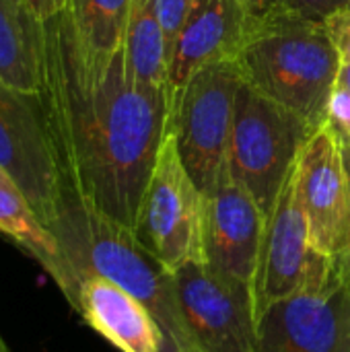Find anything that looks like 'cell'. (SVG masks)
Instances as JSON below:
<instances>
[{"label":"cell","mask_w":350,"mask_h":352,"mask_svg":"<svg viewBox=\"0 0 350 352\" xmlns=\"http://www.w3.org/2000/svg\"><path fill=\"white\" fill-rule=\"evenodd\" d=\"M336 85H340L342 89L350 91V60L349 62H342L340 64V72H338V80Z\"/></svg>","instance_id":"484cf974"},{"label":"cell","mask_w":350,"mask_h":352,"mask_svg":"<svg viewBox=\"0 0 350 352\" xmlns=\"http://www.w3.org/2000/svg\"><path fill=\"white\" fill-rule=\"evenodd\" d=\"M297 194L307 219L311 248L330 258L350 260L347 179L330 122L311 132L297 157Z\"/></svg>","instance_id":"8fae6325"},{"label":"cell","mask_w":350,"mask_h":352,"mask_svg":"<svg viewBox=\"0 0 350 352\" xmlns=\"http://www.w3.org/2000/svg\"><path fill=\"white\" fill-rule=\"evenodd\" d=\"M173 274V291L190 346L200 352H258L252 301L212 272L192 262Z\"/></svg>","instance_id":"30bf717a"},{"label":"cell","mask_w":350,"mask_h":352,"mask_svg":"<svg viewBox=\"0 0 350 352\" xmlns=\"http://www.w3.org/2000/svg\"><path fill=\"white\" fill-rule=\"evenodd\" d=\"M41 21L27 0H0V82L39 93Z\"/></svg>","instance_id":"9a60e30c"},{"label":"cell","mask_w":350,"mask_h":352,"mask_svg":"<svg viewBox=\"0 0 350 352\" xmlns=\"http://www.w3.org/2000/svg\"><path fill=\"white\" fill-rule=\"evenodd\" d=\"M258 352H349L350 260L322 287H305L266 307L256 324Z\"/></svg>","instance_id":"ba28073f"},{"label":"cell","mask_w":350,"mask_h":352,"mask_svg":"<svg viewBox=\"0 0 350 352\" xmlns=\"http://www.w3.org/2000/svg\"><path fill=\"white\" fill-rule=\"evenodd\" d=\"M27 4L39 21H50L52 16L66 10L68 0H27Z\"/></svg>","instance_id":"cb8c5ba5"},{"label":"cell","mask_w":350,"mask_h":352,"mask_svg":"<svg viewBox=\"0 0 350 352\" xmlns=\"http://www.w3.org/2000/svg\"><path fill=\"white\" fill-rule=\"evenodd\" d=\"M161 352H200V351L190 349V346H177V344H171V342H167V340H165V346H163V351Z\"/></svg>","instance_id":"4316f807"},{"label":"cell","mask_w":350,"mask_h":352,"mask_svg":"<svg viewBox=\"0 0 350 352\" xmlns=\"http://www.w3.org/2000/svg\"><path fill=\"white\" fill-rule=\"evenodd\" d=\"M235 64L243 82L299 116L311 130L328 122L342 60L326 23L289 10L250 19Z\"/></svg>","instance_id":"3957f363"},{"label":"cell","mask_w":350,"mask_h":352,"mask_svg":"<svg viewBox=\"0 0 350 352\" xmlns=\"http://www.w3.org/2000/svg\"><path fill=\"white\" fill-rule=\"evenodd\" d=\"M250 29L239 0H194L169 54L167 97L204 66L235 60Z\"/></svg>","instance_id":"4fadbf2b"},{"label":"cell","mask_w":350,"mask_h":352,"mask_svg":"<svg viewBox=\"0 0 350 352\" xmlns=\"http://www.w3.org/2000/svg\"><path fill=\"white\" fill-rule=\"evenodd\" d=\"M122 45L134 80L153 91H167V50L155 0H130Z\"/></svg>","instance_id":"e0dca14e"},{"label":"cell","mask_w":350,"mask_h":352,"mask_svg":"<svg viewBox=\"0 0 350 352\" xmlns=\"http://www.w3.org/2000/svg\"><path fill=\"white\" fill-rule=\"evenodd\" d=\"M4 352H10V351H4Z\"/></svg>","instance_id":"83f0119b"},{"label":"cell","mask_w":350,"mask_h":352,"mask_svg":"<svg viewBox=\"0 0 350 352\" xmlns=\"http://www.w3.org/2000/svg\"><path fill=\"white\" fill-rule=\"evenodd\" d=\"M241 72L235 60L198 70L169 97L167 130L175 138L182 163L202 194L210 192L227 163L229 134Z\"/></svg>","instance_id":"5b68a950"},{"label":"cell","mask_w":350,"mask_h":352,"mask_svg":"<svg viewBox=\"0 0 350 352\" xmlns=\"http://www.w3.org/2000/svg\"><path fill=\"white\" fill-rule=\"evenodd\" d=\"M307 219L297 194V163L289 173L272 212L266 219L254 285V320L272 303L295 295L311 258Z\"/></svg>","instance_id":"7c38bea8"},{"label":"cell","mask_w":350,"mask_h":352,"mask_svg":"<svg viewBox=\"0 0 350 352\" xmlns=\"http://www.w3.org/2000/svg\"><path fill=\"white\" fill-rule=\"evenodd\" d=\"M332 126V124H330ZM334 128V126H332ZM334 134L338 138V146H340V157H342V167H344V179H347V196H349V217H350V138L340 132L338 128H334ZM350 258V250H349Z\"/></svg>","instance_id":"d4e9b609"},{"label":"cell","mask_w":350,"mask_h":352,"mask_svg":"<svg viewBox=\"0 0 350 352\" xmlns=\"http://www.w3.org/2000/svg\"><path fill=\"white\" fill-rule=\"evenodd\" d=\"M252 21H260L287 10L289 0H239Z\"/></svg>","instance_id":"603a6c76"},{"label":"cell","mask_w":350,"mask_h":352,"mask_svg":"<svg viewBox=\"0 0 350 352\" xmlns=\"http://www.w3.org/2000/svg\"><path fill=\"white\" fill-rule=\"evenodd\" d=\"M264 227V212L225 163L212 190L204 194L202 254L212 272L252 301V309Z\"/></svg>","instance_id":"9c48e42d"},{"label":"cell","mask_w":350,"mask_h":352,"mask_svg":"<svg viewBox=\"0 0 350 352\" xmlns=\"http://www.w3.org/2000/svg\"><path fill=\"white\" fill-rule=\"evenodd\" d=\"M328 122L350 138V91L342 89L340 85H336L332 93Z\"/></svg>","instance_id":"7402d4cb"},{"label":"cell","mask_w":350,"mask_h":352,"mask_svg":"<svg viewBox=\"0 0 350 352\" xmlns=\"http://www.w3.org/2000/svg\"><path fill=\"white\" fill-rule=\"evenodd\" d=\"M47 231L64 264L56 287L66 301L72 297L78 278L103 276L151 309L167 342L190 346L173 291V274L138 241L132 229L99 212L64 179L58 210Z\"/></svg>","instance_id":"7a4b0ae2"},{"label":"cell","mask_w":350,"mask_h":352,"mask_svg":"<svg viewBox=\"0 0 350 352\" xmlns=\"http://www.w3.org/2000/svg\"><path fill=\"white\" fill-rule=\"evenodd\" d=\"M349 352H350V346H349Z\"/></svg>","instance_id":"f1b7e54d"},{"label":"cell","mask_w":350,"mask_h":352,"mask_svg":"<svg viewBox=\"0 0 350 352\" xmlns=\"http://www.w3.org/2000/svg\"><path fill=\"white\" fill-rule=\"evenodd\" d=\"M39 97L62 177L99 212L134 229L167 134V91L134 80L124 45L89 50L68 10L41 21Z\"/></svg>","instance_id":"6da1fadb"},{"label":"cell","mask_w":350,"mask_h":352,"mask_svg":"<svg viewBox=\"0 0 350 352\" xmlns=\"http://www.w3.org/2000/svg\"><path fill=\"white\" fill-rule=\"evenodd\" d=\"M311 132L316 130L299 116L241 80L229 134L227 167L266 219Z\"/></svg>","instance_id":"277c9868"},{"label":"cell","mask_w":350,"mask_h":352,"mask_svg":"<svg viewBox=\"0 0 350 352\" xmlns=\"http://www.w3.org/2000/svg\"><path fill=\"white\" fill-rule=\"evenodd\" d=\"M66 10L89 50L111 54L122 47L130 0H68Z\"/></svg>","instance_id":"ac0fdd59"},{"label":"cell","mask_w":350,"mask_h":352,"mask_svg":"<svg viewBox=\"0 0 350 352\" xmlns=\"http://www.w3.org/2000/svg\"><path fill=\"white\" fill-rule=\"evenodd\" d=\"M202 212L204 194L186 171L167 130L132 231L169 272H175L186 264L204 262Z\"/></svg>","instance_id":"8992f818"},{"label":"cell","mask_w":350,"mask_h":352,"mask_svg":"<svg viewBox=\"0 0 350 352\" xmlns=\"http://www.w3.org/2000/svg\"><path fill=\"white\" fill-rule=\"evenodd\" d=\"M349 6L350 0H289L287 2L289 12L316 23H326L330 16H334L336 12Z\"/></svg>","instance_id":"ffe728a7"},{"label":"cell","mask_w":350,"mask_h":352,"mask_svg":"<svg viewBox=\"0 0 350 352\" xmlns=\"http://www.w3.org/2000/svg\"><path fill=\"white\" fill-rule=\"evenodd\" d=\"M70 307L120 352H161L165 334L151 309L126 289L103 276L78 278Z\"/></svg>","instance_id":"5bb4252c"},{"label":"cell","mask_w":350,"mask_h":352,"mask_svg":"<svg viewBox=\"0 0 350 352\" xmlns=\"http://www.w3.org/2000/svg\"><path fill=\"white\" fill-rule=\"evenodd\" d=\"M194 0H155L157 6V19L163 31V39H165V50H167V62H169V54L173 47V41L192 8Z\"/></svg>","instance_id":"d6986e66"},{"label":"cell","mask_w":350,"mask_h":352,"mask_svg":"<svg viewBox=\"0 0 350 352\" xmlns=\"http://www.w3.org/2000/svg\"><path fill=\"white\" fill-rule=\"evenodd\" d=\"M0 169L47 227L62 196V167L39 93L0 82Z\"/></svg>","instance_id":"52a82bcc"},{"label":"cell","mask_w":350,"mask_h":352,"mask_svg":"<svg viewBox=\"0 0 350 352\" xmlns=\"http://www.w3.org/2000/svg\"><path fill=\"white\" fill-rule=\"evenodd\" d=\"M326 27L336 43V50L340 54V60L342 62H349L350 60V6L336 12L334 16H330L326 21Z\"/></svg>","instance_id":"44dd1931"},{"label":"cell","mask_w":350,"mask_h":352,"mask_svg":"<svg viewBox=\"0 0 350 352\" xmlns=\"http://www.w3.org/2000/svg\"><path fill=\"white\" fill-rule=\"evenodd\" d=\"M0 233L29 254L54 283L62 278L64 264L47 227L39 221L21 188L0 169Z\"/></svg>","instance_id":"2e32d148"}]
</instances>
